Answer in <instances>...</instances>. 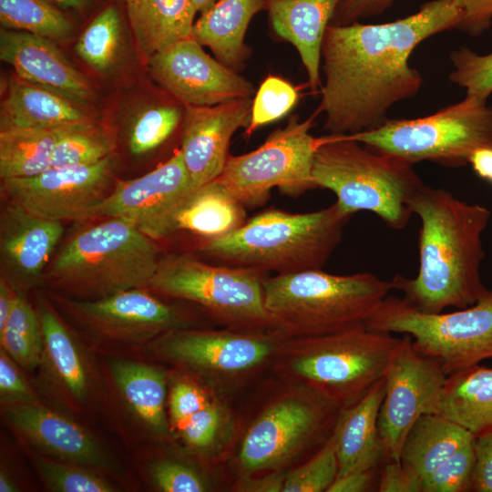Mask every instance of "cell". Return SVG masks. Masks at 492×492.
Masks as SVG:
<instances>
[{"mask_svg":"<svg viewBox=\"0 0 492 492\" xmlns=\"http://www.w3.org/2000/svg\"><path fill=\"white\" fill-rule=\"evenodd\" d=\"M461 19L453 0H431L392 22L330 24L322 46L323 128L351 135L383 125L395 104L422 87L421 75L409 65L412 52L432 36L457 28Z\"/></svg>","mask_w":492,"mask_h":492,"instance_id":"1","label":"cell"},{"mask_svg":"<svg viewBox=\"0 0 492 492\" xmlns=\"http://www.w3.org/2000/svg\"><path fill=\"white\" fill-rule=\"evenodd\" d=\"M408 205L421 221L418 272L413 279L395 275L391 280L394 289L423 313L474 304L487 291L480 267L482 234L490 219L489 210L425 183Z\"/></svg>","mask_w":492,"mask_h":492,"instance_id":"2","label":"cell"},{"mask_svg":"<svg viewBox=\"0 0 492 492\" xmlns=\"http://www.w3.org/2000/svg\"><path fill=\"white\" fill-rule=\"evenodd\" d=\"M351 216L338 204L308 213L268 209L199 251L221 265L276 274L321 269L341 241Z\"/></svg>","mask_w":492,"mask_h":492,"instance_id":"3","label":"cell"},{"mask_svg":"<svg viewBox=\"0 0 492 492\" xmlns=\"http://www.w3.org/2000/svg\"><path fill=\"white\" fill-rule=\"evenodd\" d=\"M262 289L275 329L305 337L365 326L394 286L369 272L338 275L313 269L263 279Z\"/></svg>","mask_w":492,"mask_h":492,"instance_id":"4","label":"cell"},{"mask_svg":"<svg viewBox=\"0 0 492 492\" xmlns=\"http://www.w3.org/2000/svg\"><path fill=\"white\" fill-rule=\"evenodd\" d=\"M413 165L348 135L329 134L315 152L312 177L316 188L334 193L347 215L370 211L390 228L402 230L413 214L409 200L424 184Z\"/></svg>","mask_w":492,"mask_h":492,"instance_id":"5","label":"cell"},{"mask_svg":"<svg viewBox=\"0 0 492 492\" xmlns=\"http://www.w3.org/2000/svg\"><path fill=\"white\" fill-rule=\"evenodd\" d=\"M401 343L402 338L366 326L296 337L283 344L280 364L307 391L343 410L385 376Z\"/></svg>","mask_w":492,"mask_h":492,"instance_id":"6","label":"cell"},{"mask_svg":"<svg viewBox=\"0 0 492 492\" xmlns=\"http://www.w3.org/2000/svg\"><path fill=\"white\" fill-rule=\"evenodd\" d=\"M159 259L153 239L125 220L106 218L70 238L49 265L47 277L94 300L149 288Z\"/></svg>","mask_w":492,"mask_h":492,"instance_id":"7","label":"cell"},{"mask_svg":"<svg viewBox=\"0 0 492 492\" xmlns=\"http://www.w3.org/2000/svg\"><path fill=\"white\" fill-rule=\"evenodd\" d=\"M365 147L413 164L431 160L447 166L468 163L477 149L492 146V106L466 97L432 115L388 118L379 128L348 135Z\"/></svg>","mask_w":492,"mask_h":492,"instance_id":"8","label":"cell"},{"mask_svg":"<svg viewBox=\"0 0 492 492\" xmlns=\"http://www.w3.org/2000/svg\"><path fill=\"white\" fill-rule=\"evenodd\" d=\"M365 326L409 335L414 348L449 375L492 358V290L487 289L468 307L437 313L420 312L403 298L387 296Z\"/></svg>","mask_w":492,"mask_h":492,"instance_id":"9","label":"cell"},{"mask_svg":"<svg viewBox=\"0 0 492 492\" xmlns=\"http://www.w3.org/2000/svg\"><path fill=\"white\" fill-rule=\"evenodd\" d=\"M262 275L256 270L210 264L190 253H173L160 257L149 288L197 302L233 324L275 329L264 306Z\"/></svg>","mask_w":492,"mask_h":492,"instance_id":"10","label":"cell"},{"mask_svg":"<svg viewBox=\"0 0 492 492\" xmlns=\"http://www.w3.org/2000/svg\"><path fill=\"white\" fill-rule=\"evenodd\" d=\"M313 118L299 121L298 117H292L258 149L229 156L215 179L243 205L264 201L274 187L288 194L316 188L313 162L324 136L315 138L310 133Z\"/></svg>","mask_w":492,"mask_h":492,"instance_id":"11","label":"cell"},{"mask_svg":"<svg viewBox=\"0 0 492 492\" xmlns=\"http://www.w3.org/2000/svg\"><path fill=\"white\" fill-rule=\"evenodd\" d=\"M113 159L51 167L36 176L1 179L7 202L48 220H85L112 190Z\"/></svg>","mask_w":492,"mask_h":492,"instance_id":"12","label":"cell"},{"mask_svg":"<svg viewBox=\"0 0 492 492\" xmlns=\"http://www.w3.org/2000/svg\"><path fill=\"white\" fill-rule=\"evenodd\" d=\"M194 190L179 149L147 174L116 182L88 219H122L157 241L175 232L176 214Z\"/></svg>","mask_w":492,"mask_h":492,"instance_id":"13","label":"cell"},{"mask_svg":"<svg viewBox=\"0 0 492 492\" xmlns=\"http://www.w3.org/2000/svg\"><path fill=\"white\" fill-rule=\"evenodd\" d=\"M447 375L435 360L422 355L404 334L385 376L379 436L387 461H400L403 443L415 421L429 414Z\"/></svg>","mask_w":492,"mask_h":492,"instance_id":"14","label":"cell"},{"mask_svg":"<svg viewBox=\"0 0 492 492\" xmlns=\"http://www.w3.org/2000/svg\"><path fill=\"white\" fill-rule=\"evenodd\" d=\"M337 410L342 409L311 391L305 398L273 403L247 432L239 455L241 466L257 471L281 465L315 437Z\"/></svg>","mask_w":492,"mask_h":492,"instance_id":"15","label":"cell"},{"mask_svg":"<svg viewBox=\"0 0 492 492\" xmlns=\"http://www.w3.org/2000/svg\"><path fill=\"white\" fill-rule=\"evenodd\" d=\"M151 75L185 106H214L249 98L251 84L210 57L193 37L149 57Z\"/></svg>","mask_w":492,"mask_h":492,"instance_id":"16","label":"cell"},{"mask_svg":"<svg viewBox=\"0 0 492 492\" xmlns=\"http://www.w3.org/2000/svg\"><path fill=\"white\" fill-rule=\"evenodd\" d=\"M252 99L214 106H185L180 151L194 189L218 178L234 132L248 128Z\"/></svg>","mask_w":492,"mask_h":492,"instance_id":"17","label":"cell"},{"mask_svg":"<svg viewBox=\"0 0 492 492\" xmlns=\"http://www.w3.org/2000/svg\"><path fill=\"white\" fill-rule=\"evenodd\" d=\"M273 348L268 337L231 331H172L163 344L171 359L221 375L258 366Z\"/></svg>","mask_w":492,"mask_h":492,"instance_id":"18","label":"cell"},{"mask_svg":"<svg viewBox=\"0 0 492 492\" xmlns=\"http://www.w3.org/2000/svg\"><path fill=\"white\" fill-rule=\"evenodd\" d=\"M0 58L21 78L76 103L90 101L95 96L90 82L50 38L26 31L1 29Z\"/></svg>","mask_w":492,"mask_h":492,"instance_id":"19","label":"cell"},{"mask_svg":"<svg viewBox=\"0 0 492 492\" xmlns=\"http://www.w3.org/2000/svg\"><path fill=\"white\" fill-rule=\"evenodd\" d=\"M64 231L62 221L36 216L7 202L0 218V256L8 282H37Z\"/></svg>","mask_w":492,"mask_h":492,"instance_id":"20","label":"cell"},{"mask_svg":"<svg viewBox=\"0 0 492 492\" xmlns=\"http://www.w3.org/2000/svg\"><path fill=\"white\" fill-rule=\"evenodd\" d=\"M385 391L384 377L358 402L343 409L331 436L338 461L337 477L356 471L376 470L385 459L379 436V411Z\"/></svg>","mask_w":492,"mask_h":492,"instance_id":"21","label":"cell"},{"mask_svg":"<svg viewBox=\"0 0 492 492\" xmlns=\"http://www.w3.org/2000/svg\"><path fill=\"white\" fill-rule=\"evenodd\" d=\"M71 304L89 323L111 333H151L173 329L179 323L178 313L171 307L142 289Z\"/></svg>","mask_w":492,"mask_h":492,"instance_id":"22","label":"cell"},{"mask_svg":"<svg viewBox=\"0 0 492 492\" xmlns=\"http://www.w3.org/2000/svg\"><path fill=\"white\" fill-rule=\"evenodd\" d=\"M343 0H267L273 31L298 50L313 90L322 86L320 64L324 34Z\"/></svg>","mask_w":492,"mask_h":492,"instance_id":"23","label":"cell"},{"mask_svg":"<svg viewBox=\"0 0 492 492\" xmlns=\"http://www.w3.org/2000/svg\"><path fill=\"white\" fill-rule=\"evenodd\" d=\"M6 417L47 452L74 463L99 465L103 456L94 439L79 425L41 405L22 403Z\"/></svg>","mask_w":492,"mask_h":492,"instance_id":"24","label":"cell"},{"mask_svg":"<svg viewBox=\"0 0 492 492\" xmlns=\"http://www.w3.org/2000/svg\"><path fill=\"white\" fill-rule=\"evenodd\" d=\"M0 113V129L55 128L91 121L76 102L16 74L8 80Z\"/></svg>","mask_w":492,"mask_h":492,"instance_id":"25","label":"cell"},{"mask_svg":"<svg viewBox=\"0 0 492 492\" xmlns=\"http://www.w3.org/2000/svg\"><path fill=\"white\" fill-rule=\"evenodd\" d=\"M429 414L475 436L492 430V368L476 364L447 375Z\"/></svg>","mask_w":492,"mask_h":492,"instance_id":"26","label":"cell"},{"mask_svg":"<svg viewBox=\"0 0 492 492\" xmlns=\"http://www.w3.org/2000/svg\"><path fill=\"white\" fill-rule=\"evenodd\" d=\"M267 0H217L200 13L193 26V38L210 48L220 63L236 70L246 55L244 37L253 15Z\"/></svg>","mask_w":492,"mask_h":492,"instance_id":"27","label":"cell"},{"mask_svg":"<svg viewBox=\"0 0 492 492\" xmlns=\"http://www.w3.org/2000/svg\"><path fill=\"white\" fill-rule=\"evenodd\" d=\"M130 27L149 57L193 37L196 10L191 0H138L127 5Z\"/></svg>","mask_w":492,"mask_h":492,"instance_id":"28","label":"cell"},{"mask_svg":"<svg viewBox=\"0 0 492 492\" xmlns=\"http://www.w3.org/2000/svg\"><path fill=\"white\" fill-rule=\"evenodd\" d=\"M476 436L436 414L422 415L411 427L400 462L421 481Z\"/></svg>","mask_w":492,"mask_h":492,"instance_id":"29","label":"cell"},{"mask_svg":"<svg viewBox=\"0 0 492 492\" xmlns=\"http://www.w3.org/2000/svg\"><path fill=\"white\" fill-rule=\"evenodd\" d=\"M245 220L244 205L213 179L188 196L176 214L174 229L207 240L232 232Z\"/></svg>","mask_w":492,"mask_h":492,"instance_id":"30","label":"cell"},{"mask_svg":"<svg viewBox=\"0 0 492 492\" xmlns=\"http://www.w3.org/2000/svg\"><path fill=\"white\" fill-rule=\"evenodd\" d=\"M73 126L0 129L1 179L32 177L51 168L57 141Z\"/></svg>","mask_w":492,"mask_h":492,"instance_id":"31","label":"cell"},{"mask_svg":"<svg viewBox=\"0 0 492 492\" xmlns=\"http://www.w3.org/2000/svg\"><path fill=\"white\" fill-rule=\"evenodd\" d=\"M112 374L126 400L153 429L164 433L165 376L156 368L132 362H117Z\"/></svg>","mask_w":492,"mask_h":492,"instance_id":"32","label":"cell"},{"mask_svg":"<svg viewBox=\"0 0 492 492\" xmlns=\"http://www.w3.org/2000/svg\"><path fill=\"white\" fill-rule=\"evenodd\" d=\"M0 22L5 29L52 40H66L73 35L71 22L49 0H0Z\"/></svg>","mask_w":492,"mask_h":492,"instance_id":"33","label":"cell"},{"mask_svg":"<svg viewBox=\"0 0 492 492\" xmlns=\"http://www.w3.org/2000/svg\"><path fill=\"white\" fill-rule=\"evenodd\" d=\"M39 321L44 343L57 375L72 395L82 398L87 392V375L69 333L47 307L41 310Z\"/></svg>","mask_w":492,"mask_h":492,"instance_id":"34","label":"cell"},{"mask_svg":"<svg viewBox=\"0 0 492 492\" xmlns=\"http://www.w3.org/2000/svg\"><path fill=\"white\" fill-rule=\"evenodd\" d=\"M0 342L5 352L21 365L34 367L40 362L44 343L40 321L21 292L15 294Z\"/></svg>","mask_w":492,"mask_h":492,"instance_id":"35","label":"cell"},{"mask_svg":"<svg viewBox=\"0 0 492 492\" xmlns=\"http://www.w3.org/2000/svg\"><path fill=\"white\" fill-rule=\"evenodd\" d=\"M112 137L92 121L71 127L57 141L51 167L88 165L111 155Z\"/></svg>","mask_w":492,"mask_h":492,"instance_id":"36","label":"cell"},{"mask_svg":"<svg viewBox=\"0 0 492 492\" xmlns=\"http://www.w3.org/2000/svg\"><path fill=\"white\" fill-rule=\"evenodd\" d=\"M120 37V17L117 8L110 5L99 13L82 33L76 45V52L88 66L103 72L114 64Z\"/></svg>","mask_w":492,"mask_h":492,"instance_id":"37","label":"cell"},{"mask_svg":"<svg viewBox=\"0 0 492 492\" xmlns=\"http://www.w3.org/2000/svg\"><path fill=\"white\" fill-rule=\"evenodd\" d=\"M181 119V110L176 106H159L146 109L138 116L129 135V149L140 155L160 146L175 130Z\"/></svg>","mask_w":492,"mask_h":492,"instance_id":"38","label":"cell"},{"mask_svg":"<svg viewBox=\"0 0 492 492\" xmlns=\"http://www.w3.org/2000/svg\"><path fill=\"white\" fill-rule=\"evenodd\" d=\"M298 93L286 80L270 76L261 84L252 101L251 118L246 135L283 118L295 106Z\"/></svg>","mask_w":492,"mask_h":492,"instance_id":"39","label":"cell"},{"mask_svg":"<svg viewBox=\"0 0 492 492\" xmlns=\"http://www.w3.org/2000/svg\"><path fill=\"white\" fill-rule=\"evenodd\" d=\"M337 475V456L330 436L312 459L285 477L282 491L327 492Z\"/></svg>","mask_w":492,"mask_h":492,"instance_id":"40","label":"cell"},{"mask_svg":"<svg viewBox=\"0 0 492 492\" xmlns=\"http://www.w3.org/2000/svg\"><path fill=\"white\" fill-rule=\"evenodd\" d=\"M474 467L475 439L463 446L424 477L421 481L422 492L472 491Z\"/></svg>","mask_w":492,"mask_h":492,"instance_id":"41","label":"cell"},{"mask_svg":"<svg viewBox=\"0 0 492 492\" xmlns=\"http://www.w3.org/2000/svg\"><path fill=\"white\" fill-rule=\"evenodd\" d=\"M454 70L448 78L466 95L487 100L492 93V53L478 55L461 46L450 54Z\"/></svg>","mask_w":492,"mask_h":492,"instance_id":"42","label":"cell"},{"mask_svg":"<svg viewBox=\"0 0 492 492\" xmlns=\"http://www.w3.org/2000/svg\"><path fill=\"white\" fill-rule=\"evenodd\" d=\"M39 468L49 486L60 492H112L115 489L104 479L72 466L39 461Z\"/></svg>","mask_w":492,"mask_h":492,"instance_id":"43","label":"cell"},{"mask_svg":"<svg viewBox=\"0 0 492 492\" xmlns=\"http://www.w3.org/2000/svg\"><path fill=\"white\" fill-rule=\"evenodd\" d=\"M158 487L165 492H202L204 482L191 469L177 463L162 462L152 469Z\"/></svg>","mask_w":492,"mask_h":492,"instance_id":"44","label":"cell"},{"mask_svg":"<svg viewBox=\"0 0 492 492\" xmlns=\"http://www.w3.org/2000/svg\"><path fill=\"white\" fill-rule=\"evenodd\" d=\"M220 422L219 409L210 404L192 415L179 428L188 444L194 447H206L213 442Z\"/></svg>","mask_w":492,"mask_h":492,"instance_id":"45","label":"cell"},{"mask_svg":"<svg viewBox=\"0 0 492 492\" xmlns=\"http://www.w3.org/2000/svg\"><path fill=\"white\" fill-rule=\"evenodd\" d=\"M210 403L206 394L194 384L181 382L175 385L169 399L171 418L178 427Z\"/></svg>","mask_w":492,"mask_h":492,"instance_id":"46","label":"cell"},{"mask_svg":"<svg viewBox=\"0 0 492 492\" xmlns=\"http://www.w3.org/2000/svg\"><path fill=\"white\" fill-rule=\"evenodd\" d=\"M462 13L456 29L477 36L487 30L492 24V0H453Z\"/></svg>","mask_w":492,"mask_h":492,"instance_id":"47","label":"cell"},{"mask_svg":"<svg viewBox=\"0 0 492 492\" xmlns=\"http://www.w3.org/2000/svg\"><path fill=\"white\" fill-rule=\"evenodd\" d=\"M472 491L492 492V430L476 436Z\"/></svg>","mask_w":492,"mask_h":492,"instance_id":"48","label":"cell"},{"mask_svg":"<svg viewBox=\"0 0 492 492\" xmlns=\"http://www.w3.org/2000/svg\"><path fill=\"white\" fill-rule=\"evenodd\" d=\"M395 0H343L333 17V24L343 26L359 22L361 18L380 15Z\"/></svg>","mask_w":492,"mask_h":492,"instance_id":"49","label":"cell"},{"mask_svg":"<svg viewBox=\"0 0 492 492\" xmlns=\"http://www.w3.org/2000/svg\"><path fill=\"white\" fill-rule=\"evenodd\" d=\"M379 492H422L421 480L400 461L390 460L383 467L377 485Z\"/></svg>","mask_w":492,"mask_h":492,"instance_id":"50","label":"cell"},{"mask_svg":"<svg viewBox=\"0 0 492 492\" xmlns=\"http://www.w3.org/2000/svg\"><path fill=\"white\" fill-rule=\"evenodd\" d=\"M0 391L2 395L18 399L29 395L26 382L3 350L0 354Z\"/></svg>","mask_w":492,"mask_h":492,"instance_id":"51","label":"cell"},{"mask_svg":"<svg viewBox=\"0 0 492 492\" xmlns=\"http://www.w3.org/2000/svg\"><path fill=\"white\" fill-rule=\"evenodd\" d=\"M375 470L356 471L337 477L327 492H364L370 490Z\"/></svg>","mask_w":492,"mask_h":492,"instance_id":"52","label":"cell"},{"mask_svg":"<svg viewBox=\"0 0 492 492\" xmlns=\"http://www.w3.org/2000/svg\"><path fill=\"white\" fill-rule=\"evenodd\" d=\"M468 163L479 178L492 184V146L476 149L470 155Z\"/></svg>","mask_w":492,"mask_h":492,"instance_id":"53","label":"cell"},{"mask_svg":"<svg viewBox=\"0 0 492 492\" xmlns=\"http://www.w3.org/2000/svg\"><path fill=\"white\" fill-rule=\"evenodd\" d=\"M15 294L11 284L2 276L0 281V332L3 331L11 313Z\"/></svg>","mask_w":492,"mask_h":492,"instance_id":"54","label":"cell"},{"mask_svg":"<svg viewBox=\"0 0 492 492\" xmlns=\"http://www.w3.org/2000/svg\"><path fill=\"white\" fill-rule=\"evenodd\" d=\"M285 477L272 476L261 479L259 481L251 482L246 488L251 491H268L277 492L282 491L283 487Z\"/></svg>","mask_w":492,"mask_h":492,"instance_id":"55","label":"cell"},{"mask_svg":"<svg viewBox=\"0 0 492 492\" xmlns=\"http://www.w3.org/2000/svg\"><path fill=\"white\" fill-rule=\"evenodd\" d=\"M60 6L65 8H71L76 11H81L85 9L92 0H54Z\"/></svg>","mask_w":492,"mask_h":492,"instance_id":"56","label":"cell"},{"mask_svg":"<svg viewBox=\"0 0 492 492\" xmlns=\"http://www.w3.org/2000/svg\"><path fill=\"white\" fill-rule=\"evenodd\" d=\"M16 491L15 487L5 474H0V492H14Z\"/></svg>","mask_w":492,"mask_h":492,"instance_id":"57","label":"cell"},{"mask_svg":"<svg viewBox=\"0 0 492 492\" xmlns=\"http://www.w3.org/2000/svg\"><path fill=\"white\" fill-rule=\"evenodd\" d=\"M217 0H191L196 12L202 13L212 5Z\"/></svg>","mask_w":492,"mask_h":492,"instance_id":"58","label":"cell"},{"mask_svg":"<svg viewBox=\"0 0 492 492\" xmlns=\"http://www.w3.org/2000/svg\"><path fill=\"white\" fill-rule=\"evenodd\" d=\"M122 1H124L128 5V4L135 3V2H137L138 0H122Z\"/></svg>","mask_w":492,"mask_h":492,"instance_id":"59","label":"cell"}]
</instances>
